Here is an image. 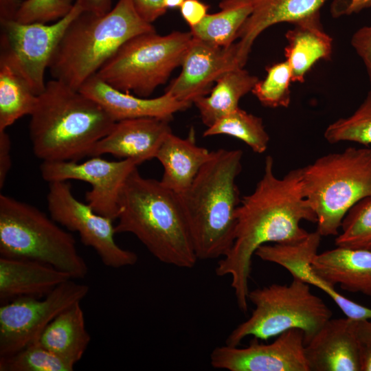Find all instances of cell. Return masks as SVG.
Listing matches in <instances>:
<instances>
[{
  "label": "cell",
  "mask_w": 371,
  "mask_h": 371,
  "mask_svg": "<svg viewBox=\"0 0 371 371\" xmlns=\"http://www.w3.org/2000/svg\"><path fill=\"white\" fill-rule=\"evenodd\" d=\"M135 10L145 21L152 23L167 11L164 0H131Z\"/></svg>",
  "instance_id": "cell-36"
},
{
  "label": "cell",
  "mask_w": 371,
  "mask_h": 371,
  "mask_svg": "<svg viewBox=\"0 0 371 371\" xmlns=\"http://www.w3.org/2000/svg\"><path fill=\"white\" fill-rule=\"evenodd\" d=\"M311 266L335 287L371 297V251L336 246L317 253Z\"/></svg>",
  "instance_id": "cell-22"
},
{
  "label": "cell",
  "mask_w": 371,
  "mask_h": 371,
  "mask_svg": "<svg viewBox=\"0 0 371 371\" xmlns=\"http://www.w3.org/2000/svg\"><path fill=\"white\" fill-rule=\"evenodd\" d=\"M293 24V27L285 34L284 55L291 69L292 81L303 82L317 61L330 58L333 40L323 29L319 13Z\"/></svg>",
  "instance_id": "cell-24"
},
{
  "label": "cell",
  "mask_w": 371,
  "mask_h": 371,
  "mask_svg": "<svg viewBox=\"0 0 371 371\" xmlns=\"http://www.w3.org/2000/svg\"><path fill=\"white\" fill-rule=\"evenodd\" d=\"M211 154L212 151L196 144L192 128L186 138L169 133L155 157L164 168L161 182L177 194H182L190 186Z\"/></svg>",
  "instance_id": "cell-23"
},
{
  "label": "cell",
  "mask_w": 371,
  "mask_h": 371,
  "mask_svg": "<svg viewBox=\"0 0 371 371\" xmlns=\"http://www.w3.org/2000/svg\"><path fill=\"white\" fill-rule=\"evenodd\" d=\"M75 2L82 11L97 14H104L112 9V0H76Z\"/></svg>",
  "instance_id": "cell-39"
},
{
  "label": "cell",
  "mask_w": 371,
  "mask_h": 371,
  "mask_svg": "<svg viewBox=\"0 0 371 371\" xmlns=\"http://www.w3.org/2000/svg\"><path fill=\"white\" fill-rule=\"evenodd\" d=\"M220 11L207 14L196 26L190 27L193 37L211 44L228 47L236 40L242 25L253 10L252 0H222Z\"/></svg>",
  "instance_id": "cell-27"
},
{
  "label": "cell",
  "mask_w": 371,
  "mask_h": 371,
  "mask_svg": "<svg viewBox=\"0 0 371 371\" xmlns=\"http://www.w3.org/2000/svg\"><path fill=\"white\" fill-rule=\"evenodd\" d=\"M71 280L42 298L19 297L3 302L0 306V357L36 341L57 315L87 296L89 286Z\"/></svg>",
  "instance_id": "cell-11"
},
{
  "label": "cell",
  "mask_w": 371,
  "mask_h": 371,
  "mask_svg": "<svg viewBox=\"0 0 371 371\" xmlns=\"http://www.w3.org/2000/svg\"><path fill=\"white\" fill-rule=\"evenodd\" d=\"M72 279L49 265L32 260L0 257V300L5 302L19 297H43Z\"/></svg>",
  "instance_id": "cell-21"
},
{
  "label": "cell",
  "mask_w": 371,
  "mask_h": 371,
  "mask_svg": "<svg viewBox=\"0 0 371 371\" xmlns=\"http://www.w3.org/2000/svg\"><path fill=\"white\" fill-rule=\"evenodd\" d=\"M227 135L245 143L254 153L266 151L269 136L262 119L239 107L207 128L203 137Z\"/></svg>",
  "instance_id": "cell-29"
},
{
  "label": "cell",
  "mask_w": 371,
  "mask_h": 371,
  "mask_svg": "<svg viewBox=\"0 0 371 371\" xmlns=\"http://www.w3.org/2000/svg\"><path fill=\"white\" fill-rule=\"evenodd\" d=\"M91 340L80 302L57 315L37 340L43 346L75 366Z\"/></svg>",
  "instance_id": "cell-25"
},
{
  "label": "cell",
  "mask_w": 371,
  "mask_h": 371,
  "mask_svg": "<svg viewBox=\"0 0 371 371\" xmlns=\"http://www.w3.org/2000/svg\"><path fill=\"white\" fill-rule=\"evenodd\" d=\"M266 77L258 80L251 92L262 104L271 108L288 107L291 102L292 71L286 60L268 67Z\"/></svg>",
  "instance_id": "cell-33"
},
{
  "label": "cell",
  "mask_w": 371,
  "mask_h": 371,
  "mask_svg": "<svg viewBox=\"0 0 371 371\" xmlns=\"http://www.w3.org/2000/svg\"><path fill=\"white\" fill-rule=\"evenodd\" d=\"M335 3V2H334ZM333 7H332V14L333 15Z\"/></svg>",
  "instance_id": "cell-45"
},
{
  "label": "cell",
  "mask_w": 371,
  "mask_h": 371,
  "mask_svg": "<svg viewBox=\"0 0 371 371\" xmlns=\"http://www.w3.org/2000/svg\"><path fill=\"white\" fill-rule=\"evenodd\" d=\"M115 233H131L159 261L191 269L196 257L179 195L136 168L119 200Z\"/></svg>",
  "instance_id": "cell-2"
},
{
  "label": "cell",
  "mask_w": 371,
  "mask_h": 371,
  "mask_svg": "<svg viewBox=\"0 0 371 371\" xmlns=\"http://www.w3.org/2000/svg\"><path fill=\"white\" fill-rule=\"evenodd\" d=\"M115 123L97 102L53 79L38 95L30 115L33 152L43 161H78L89 156Z\"/></svg>",
  "instance_id": "cell-3"
},
{
  "label": "cell",
  "mask_w": 371,
  "mask_h": 371,
  "mask_svg": "<svg viewBox=\"0 0 371 371\" xmlns=\"http://www.w3.org/2000/svg\"><path fill=\"white\" fill-rule=\"evenodd\" d=\"M335 243L337 247L371 251V196L361 199L350 209Z\"/></svg>",
  "instance_id": "cell-32"
},
{
  "label": "cell",
  "mask_w": 371,
  "mask_h": 371,
  "mask_svg": "<svg viewBox=\"0 0 371 371\" xmlns=\"http://www.w3.org/2000/svg\"><path fill=\"white\" fill-rule=\"evenodd\" d=\"M321 238L315 231L297 243L266 244L256 250L255 256L264 261L280 265L293 278L321 289L346 317L356 320L371 319L370 308L347 298L313 269L311 262L318 253Z\"/></svg>",
  "instance_id": "cell-16"
},
{
  "label": "cell",
  "mask_w": 371,
  "mask_h": 371,
  "mask_svg": "<svg viewBox=\"0 0 371 371\" xmlns=\"http://www.w3.org/2000/svg\"><path fill=\"white\" fill-rule=\"evenodd\" d=\"M302 168V186L321 236H337L357 202L371 196V148L349 147L323 155Z\"/></svg>",
  "instance_id": "cell-6"
},
{
  "label": "cell",
  "mask_w": 371,
  "mask_h": 371,
  "mask_svg": "<svg viewBox=\"0 0 371 371\" xmlns=\"http://www.w3.org/2000/svg\"><path fill=\"white\" fill-rule=\"evenodd\" d=\"M141 164L135 159L108 161L93 156L78 163L74 161H43V179L49 182L71 179L86 181L91 189L85 194L87 203L97 213L113 221L119 212V200L131 173Z\"/></svg>",
  "instance_id": "cell-13"
},
{
  "label": "cell",
  "mask_w": 371,
  "mask_h": 371,
  "mask_svg": "<svg viewBox=\"0 0 371 371\" xmlns=\"http://www.w3.org/2000/svg\"><path fill=\"white\" fill-rule=\"evenodd\" d=\"M259 79L243 67L225 72L216 82L209 95L196 99L193 103L203 123L209 127L237 109L241 98L251 91Z\"/></svg>",
  "instance_id": "cell-26"
},
{
  "label": "cell",
  "mask_w": 371,
  "mask_h": 371,
  "mask_svg": "<svg viewBox=\"0 0 371 371\" xmlns=\"http://www.w3.org/2000/svg\"><path fill=\"white\" fill-rule=\"evenodd\" d=\"M170 121L137 117L115 122L109 133L95 144L89 156L109 154L140 164L154 159L166 137L172 133Z\"/></svg>",
  "instance_id": "cell-17"
},
{
  "label": "cell",
  "mask_w": 371,
  "mask_h": 371,
  "mask_svg": "<svg viewBox=\"0 0 371 371\" xmlns=\"http://www.w3.org/2000/svg\"><path fill=\"white\" fill-rule=\"evenodd\" d=\"M82 12L74 2L65 16L50 25L0 21V63L13 69L40 95L45 88V71L56 47L68 25Z\"/></svg>",
  "instance_id": "cell-10"
},
{
  "label": "cell",
  "mask_w": 371,
  "mask_h": 371,
  "mask_svg": "<svg viewBox=\"0 0 371 371\" xmlns=\"http://www.w3.org/2000/svg\"><path fill=\"white\" fill-rule=\"evenodd\" d=\"M38 95L25 79L7 65L0 63V131L24 115H30Z\"/></svg>",
  "instance_id": "cell-28"
},
{
  "label": "cell",
  "mask_w": 371,
  "mask_h": 371,
  "mask_svg": "<svg viewBox=\"0 0 371 371\" xmlns=\"http://www.w3.org/2000/svg\"><path fill=\"white\" fill-rule=\"evenodd\" d=\"M351 45L364 63L371 86V25L357 30L351 38Z\"/></svg>",
  "instance_id": "cell-35"
},
{
  "label": "cell",
  "mask_w": 371,
  "mask_h": 371,
  "mask_svg": "<svg viewBox=\"0 0 371 371\" xmlns=\"http://www.w3.org/2000/svg\"><path fill=\"white\" fill-rule=\"evenodd\" d=\"M242 159L239 149L212 151L190 186L179 194L198 260L221 258L232 247Z\"/></svg>",
  "instance_id": "cell-4"
},
{
  "label": "cell",
  "mask_w": 371,
  "mask_h": 371,
  "mask_svg": "<svg viewBox=\"0 0 371 371\" xmlns=\"http://www.w3.org/2000/svg\"><path fill=\"white\" fill-rule=\"evenodd\" d=\"M78 91L100 104L115 122L137 117L171 120L175 113L191 105L166 92L154 98L135 96L111 87L96 74L90 77Z\"/></svg>",
  "instance_id": "cell-19"
},
{
  "label": "cell",
  "mask_w": 371,
  "mask_h": 371,
  "mask_svg": "<svg viewBox=\"0 0 371 371\" xmlns=\"http://www.w3.org/2000/svg\"><path fill=\"white\" fill-rule=\"evenodd\" d=\"M355 320L331 317L305 345L310 371H360L362 344Z\"/></svg>",
  "instance_id": "cell-18"
},
{
  "label": "cell",
  "mask_w": 371,
  "mask_h": 371,
  "mask_svg": "<svg viewBox=\"0 0 371 371\" xmlns=\"http://www.w3.org/2000/svg\"><path fill=\"white\" fill-rule=\"evenodd\" d=\"M181 65V72L165 92L179 101L191 104L209 93L212 85L225 72L243 67L236 43L221 47L193 36Z\"/></svg>",
  "instance_id": "cell-15"
},
{
  "label": "cell",
  "mask_w": 371,
  "mask_h": 371,
  "mask_svg": "<svg viewBox=\"0 0 371 371\" xmlns=\"http://www.w3.org/2000/svg\"><path fill=\"white\" fill-rule=\"evenodd\" d=\"M324 138L330 144L342 142L371 144V89L366 98L350 116L339 118L326 128Z\"/></svg>",
  "instance_id": "cell-31"
},
{
  "label": "cell",
  "mask_w": 371,
  "mask_h": 371,
  "mask_svg": "<svg viewBox=\"0 0 371 371\" xmlns=\"http://www.w3.org/2000/svg\"><path fill=\"white\" fill-rule=\"evenodd\" d=\"M74 366L38 341L12 355L0 357V371H72Z\"/></svg>",
  "instance_id": "cell-30"
},
{
  "label": "cell",
  "mask_w": 371,
  "mask_h": 371,
  "mask_svg": "<svg viewBox=\"0 0 371 371\" xmlns=\"http://www.w3.org/2000/svg\"><path fill=\"white\" fill-rule=\"evenodd\" d=\"M257 340L243 348L216 347L210 353L211 366L228 371H310L302 330L285 331L269 344Z\"/></svg>",
  "instance_id": "cell-14"
},
{
  "label": "cell",
  "mask_w": 371,
  "mask_h": 371,
  "mask_svg": "<svg viewBox=\"0 0 371 371\" xmlns=\"http://www.w3.org/2000/svg\"><path fill=\"white\" fill-rule=\"evenodd\" d=\"M22 1L0 0V21L14 20Z\"/></svg>",
  "instance_id": "cell-40"
},
{
  "label": "cell",
  "mask_w": 371,
  "mask_h": 371,
  "mask_svg": "<svg viewBox=\"0 0 371 371\" xmlns=\"http://www.w3.org/2000/svg\"><path fill=\"white\" fill-rule=\"evenodd\" d=\"M327 0H252L253 10L236 36L240 64L247 63L251 47L267 28L279 23H294L319 13Z\"/></svg>",
  "instance_id": "cell-20"
},
{
  "label": "cell",
  "mask_w": 371,
  "mask_h": 371,
  "mask_svg": "<svg viewBox=\"0 0 371 371\" xmlns=\"http://www.w3.org/2000/svg\"><path fill=\"white\" fill-rule=\"evenodd\" d=\"M371 8V0H344L341 15H350Z\"/></svg>",
  "instance_id": "cell-41"
},
{
  "label": "cell",
  "mask_w": 371,
  "mask_h": 371,
  "mask_svg": "<svg viewBox=\"0 0 371 371\" xmlns=\"http://www.w3.org/2000/svg\"><path fill=\"white\" fill-rule=\"evenodd\" d=\"M208 5L199 0H185L180 7L182 17L190 27L199 24L208 14Z\"/></svg>",
  "instance_id": "cell-37"
},
{
  "label": "cell",
  "mask_w": 371,
  "mask_h": 371,
  "mask_svg": "<svg viewBox=\"0 0 371 371\" xmlns=\"http://www.w3.org/2000/svg\"><path fill=\"white\" fill-rule=\"evenodd\" d=\"M357 337L362 344L371 345V322L370 319L355 320Z\"/></svg>",
  "instance_id": "cell-42"
},
{
  "label": "cell",
  "mask_w": 371,
  "mask_h": 371,
  "mask_svg": "<svg viewBox=\"0 0 371 371\" xmlns=\"http://www.w3.org/2000/svg\"><path fill=\"white\" fill-rule=\"evenodd\" d=\"M0 255L43 262L72 279L84 278L89 271L71 234L37 207L2 194Z\"/></svg>",
  "instance_id": "cell-7"
},
{
  "label": "cell",
  "mask_w": 371,
  "mask_h": 371,
  "mask_svg": "<svg viewBox=\"0 0 371 371\" xmlns=\"http://www.w3.org/2000/svg\"><path fill=\"white\" fill-rule=\"evenodd\" d=\"M273 158H265L264 172L254 190L241 199L236 211L235 238L229 252L218 262V276H229L238 308L248 310L249 279L256 250L269 243H294L309 234L303 221L317 217L302 186V168L276 176Z\"/></svg>",
  "instance_id": "cell-1"
},
{
  "label": "cell",
  "mask_w": 371,
  "mask_h": 371,
  "mask_svg": "<svg viewBox=\"0 0 371 371\" xmlns=\"http://www.w3.org/2000/svg\"><path fill=\"white\" fill-rule=\"evenodd\" d=\"M11 142L5 130L0 131V188L4 186L11 167Z\"/></svg>",
  "instance_id": "cell-38"
},
{
  "label": "cell",
  "mask_w": 371,
  "mask_h": 371,
  "mask_svg": "<svg viewBox=\"0 0 371 371\" xmlns=\"http://www.w3.org/2000/svg\"><path fill=\"white\" fill-rule=\"evenodd\" d=\"M192 38L190 32L159 35L155 31L137 35L123 44L95 74L119 91L148 98L181 65Z\"/></svg>",
  "instance_id": "cell-9"
},
{
  "label": "cell",
  "mask_w": 371,
  "mask_h": 371,
  "mask_svg": "<svg viewBox=\"0 0 371 371\" xmlns=\"http://www.w3.org/2000/svg\"><path fill=\"white\" fill-rule=\"evenodd\" d=\"M49 183L47 204L52 219L68 230L77 232L81 242L93 248L105 266L119 269L137 263L138 257L134 251L117 244L113 220L78 201L67 181Z\"/></svg>",
  "instance_id": "cell-12"
},
{
  "label": "cell",
  "mask_w": 371,
  "mask_h": 371,
  "mask_svg": "<svg viewBox=\"0 0 371 371\" xmlns=\"http://www.w3.org/2000/svg\"><path fill=\"white\" fill-rule=\"evenodd\" d=\"M74 0H25L22 1L15 20L23 23H47L60 20L72 9Z\"/></svg>",
  "instance_id": "cell-34"
},
{
  "label": "cell",
  "mask_w": 371,
  "mask_h": 371,
  "mask_svg": "<svg viewBox=\"0 0 371 371\" xmlns=\"http://www.w3.org/2000/svg\"><path fill=\"white\" fill-rule=\"evenodd\" d=\"M155 32L142 19L131 0H119L104 14L82 11L68 25L51 58L54 79L79 90L82 85L133 37Z\"/></svg>",
  "instance_id": "cell-5"
},
{
  "label": "cell",
  "mask_w": 371,
  "mask_h": 371,
  "mask_svg": "<svg viewBox=\"0 0 371 371\" xmlns=\"http://www.w3.org/2000/svg\"><path fill=\"white\" fill-rule=\"evenodd\" d=\"M360 371H371V345L362 344Z\"/></svg>",
  "instance_id": "cell-43"
},
{
  "label": "cell",
  "mask_w": 371,
  "mask_h": 371,
  "mask_svg": "<svg viewBox=\"0 0 371 371\" xmlns=\"http://www.w3.org/2000/svg\"><path fill=\"white\" fill-rule=\"evenodd\" d=\"M248 300L254 306L251 315L232 330L226 345L239 346L249 336L267 340L294 328L304 332L306 345L333 315L309 284L294 278L249 291Z\"/></svg>",
  "instance_id": "cell-8"
},
{
  "label": "cell",
  "mask_w": 371,
  "mask_h": 371,
  "mask_svg": "<svg viewBox=\"0 0 371 371\" xmlns=\"http://www.w3.org/2000/svg\"><path fill=\"white\" fill-rule=\"evenodd\" d=\"M184 1L185 0H164V5L167 9L180 8Z\"/></svg>",
  "instance_id": "cell-44"
}]
</instances>
